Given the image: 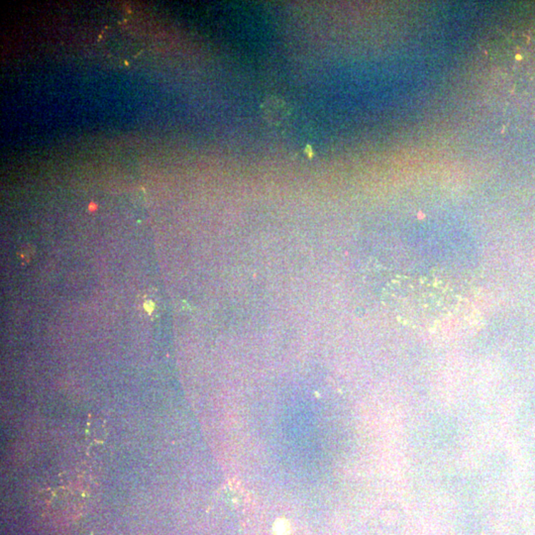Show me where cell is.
<instances>
[{"instance_id": "7a4b0ae2", "label": "cell", "mask_w": 535, "mask_h": 535, "mask_svg": "<svg viewBox=\"0 0 535 535\" xmlns=\"http://www.w3.org/2000/svg\"><path fill=\"white\" fill-rule=\"evenodd\" d=\"M275 532L277 535H287V524H285L283 521L277 522V524H275Z\"/></svg>"}, {"instance_id": "6da1fadb", "label": "cell", "mask_w": 535, "mask_h": 535, "mask_svg": "<svg viewBox=\"0 0 535 535\" xmlns=\"http://www.w3.org/2000/svg\"><path fill=\"white\" fill-rule=\"evenodd\" d=\"M264 118L268 123L281 125L290 116V108L283 99L277 96H269L261 104Z\"/></svg>"}]
</instances>
